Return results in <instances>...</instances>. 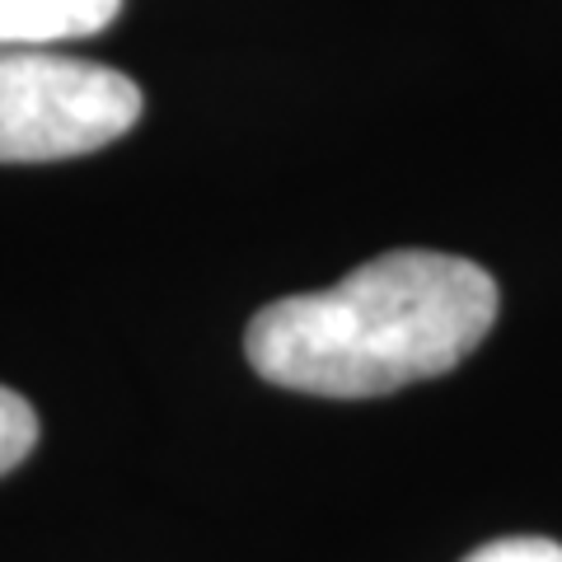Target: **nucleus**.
<instances>
[{"instance_id":"f257e3e1","label":"nucleus","mask_w":562,"mask_h":562,"mask_svg":"<svg viewBox=\"0 0 562 562\" xmlns=\"http://www.w3.org/2000/svg\"><path fill=\"white\" fill-rule=\"evenodd\" d=\"M497 281L479 262L394 249L328 291L262 305L244 333V357L295 394L380 398L454 371L497 324Z\"/></svg>"},{"instance_id":"f03ea898","label":"nucleus","mask_w":562,"mask_h":562,"mask_svg":"<svg viewBox=\"0 0 562 562\" xmlns=\"http://www.w3.org/2000/svg\"><path fill=\"white\" fill-rule=\"evenodd\" d=\"M140 122V85L113 66L0 47V165L76 160Z\"/></svg>"},{"instance_id":"7ed1b4c3","label":"nucleus","mask_w":562,"mask_h":562,"mask_svg":"<svg viewBox=\"0 0 562 562\" xmlns=\"http://www.w3.org/2000/svg\"><path fill=\"white\" fill-rule=\"evenodd\" d=\"M122 0H0V47H47L103 33Z\"/></svg>"},{"instance_id":"20e7f679","label":"nucleus","mask_w":562,"mask_h":562,"mask_svg":"<svg viewBox=\"0 0 562 562\" xmlns=\"http://www.w3.org/2000/svg\"><path fill=\"white\" fill-rule=\"evenodd\" d=\"M33 446H38V413L24 394H14L0 384V479L10 469H20Z\"/></svg>"},{"instance_id":"39448f33","label":"nucleus","mask_w":562,"mask_h":562,"mask_svg":"<svg viewBox=\"0 0 562 562\" xmlns=\"http://www.w3.org/2000/svg\"><path fill=\"white\" fill-rule=\"evenodd\" d=\"M464 562H562V543L539 539V535H516V539H492L473 549Z\"/></svg>"}]
</instances>
